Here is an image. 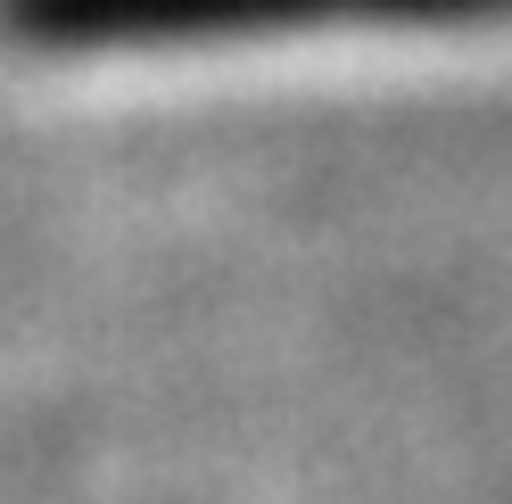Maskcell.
Here are the masks:
<instances>
[{
	"instance_id": "1",
	"label": "cell",
	"mask_w": 512,
	"mask_h": 504,
	"mask_svg": "<svg viewBox=\"0 0 512 504\" xmlns=\"http://www.w3.org/2000/svg\"><path fill=\"white\" fill-rule=\"evenodd\" d=\"M504 0H9L17 34L42 42H199V34H281V25H422L479 17Z\"/></svg>"
}]
</instances>
